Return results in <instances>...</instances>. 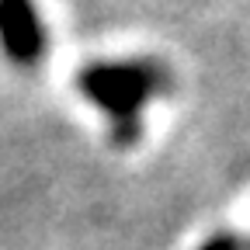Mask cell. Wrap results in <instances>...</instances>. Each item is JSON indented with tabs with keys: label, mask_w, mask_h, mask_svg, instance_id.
<instances>
[{
	"label": "cell",
	"mask_w": 250,
	"mask_h": 250,
	"mask_svg": "<svg viewBox=\"0 0 250 250\" xmlns=\"http://www.w3.org/2000/svg\"><path fill=\"white\" fill-rule=\"evenodd\" d=\"M0 45L18 66H35L45 56V24L35 0H0Z\"/></svg>",
	"instance_id": "obj_2"
},
{
	"label": "cell",
	"mask_w": 250,
	"mask_h": 250,
	"mask_svg": "<svg viewBox=\"0 0 250 250\" xmlns=\"http://www.w3.org/2000/svg\"><path fill=\"white\" fill-rule=\"evenodd\" d=\"M243 243H240V236H233V233H219V236H212V240H205L198 250H240Z\"/></svg>",
	"instance_id": "obj_3"
},
{
	"label": "cell",
	"mask_w": 250,
	"mask_h": 250,
	"mask_svg": "<svg viewBox=\"0 0 250 250\" xmlns=\"http://www.w3.org/2000/svg\"><path fill=\"white\" fill-rule=\"evenodd\" d=\"M80 94L98 104L108 118L118 143H132L139 132L143 104L167 87V73L149 59L136 62H94L77 77Z\"/></svg>",
	"instance_id": "obj_1"
}]
</instances>
